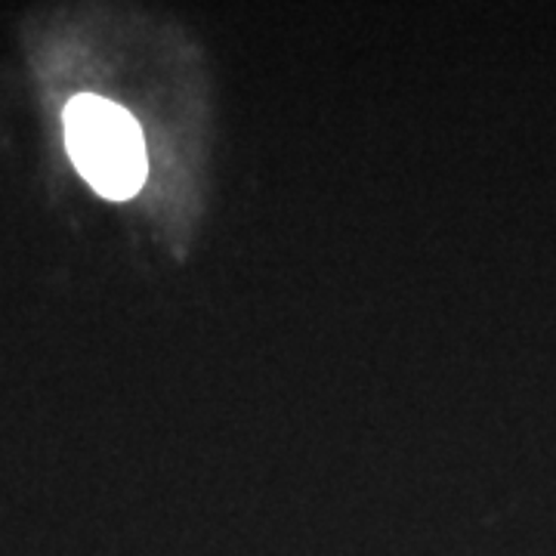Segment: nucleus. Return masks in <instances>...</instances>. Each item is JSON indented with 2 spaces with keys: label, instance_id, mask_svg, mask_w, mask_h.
Masks as SVG:
<instances>
[{
  "label": "nucleus",
  "instance_id": "f257e3e1",
  "mask_svg": "<svg viewBox=\"0 0 556 556\" xmlns=\"http://www.w3.org/2000/svg\"><path fill=\"white\" fill-rule=\"evenodd\" d=\"M65 142L72 161L100 195L130 199L146 179V142L139 124L121 105L78 97L65 109Z\"/></svg>",
  "mask_w": 556,
  "mask_h": 556
}]
</instances>
